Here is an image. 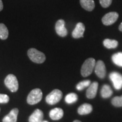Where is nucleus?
I'll list each match as a JSON object with an SVG mask.
<instances>
[{"label":"nucleus","instance_id":"cd10ccee","mask_svg":"<svg viewBox=\"0 0 122 122\" xmlns=\"http://www.w3.org/2000/svg\"><path fill=\"white\" fill-rule=\"evenodd\" d=\"M80 122V120H74V122Z\"/></svg>","mask_w":122,"mask_h":122},{"label":"nucleus","instance_id":"0eeeda50","mask_svg":"<svg viewBox=\"0 0 122 122\" xmlns=\"http://www.w3.org/2000/svg\"><path fill=\"white\" fill-rule=\"evenodd\" d=\"M110 79L116 89L119 90L122 87V75L119 73L113 72L110 74Z\"/></svg>","mask_w":122,"mask_h":122},{"label":"nucleus","instance_id":"393cba45","mask_svg":"<svg viewBox=\"0 0 122 122\" xmlns=\"http://www.w3.org/2000/svg\"><path fill=\"white\" fill-rule=\"evenodd\" d=\"M100 2L102 6L104 8H106L111 4L112 0H100Z\"/></svg>","mask_w":122,"mask_h":122},{"label":"nucleus","instance_id":"20e7f679","mask_svg":"<svg viewBox=\"0 0 122 122\" xmlns=\"http://www.w3.org/2000/svg\"><path fill=\"white\" fill-rule=\"evenodd\" d=\"M4 83L6 87L12 92H15L18 90L19 83L17 78L14 75H8L5 79Z\"/></svg>","mask_w":122,"mask_h":122},{"label":"nucleus","instance_id":"4be33fe9","mask_svg":"<svg viewBox=\"0 0 122 122\" xmlns=\"http://www.w3.org/2000/svg\"><path fill=\"white\" fill-rule=\"evenodd\" d=\"M91 85V81L89 80H84L80 81L76 85V89L78 91H82L84 88L88 87Z\"/></svg>","mask_w":122,"mask_h":122},{"label":"nucleus","instance_id":"ddd939ff","mask_svg":"<svg viewBox=\"0 0 122 122\" xmlns=\"http://www.w3.org/2000/svg\"><path fill=\"white\" fill-rule=\"evenodd\" d=\"M43 118V112L41 110L36 109L29 118V122H42Z\"/></svg>","mask_w":122,"mask_h":122},{"label":"nucleus","instance_id":"412c9836","mask_svg":"<svg viewBox=\"0 0 122 122\" xmlns=\"http://www.w3.org/2000/svg\"><path fill=\"white\" fill-rule=\"evenodd\" d=\"M112 60L115 65L122 67V53H118L112 56Z\"/></svg>","mask_w":122,"mask_h":122},{"label":"nucleus","instance_id":"39448f33","mask_svg":"<svg viewBox=\"0 0 122 122\" xmlns=\"http://www.w3.org/2000/svg\"><path fill=\"white\" fill-rule=\"evenodd\" d=\"M62 92L59 89H54L51 91L46 97V102L48 104L55 105L60 101L62 98Z\"/></svg>","mask_w":122,"mask_h":122},{"label":"nucleus","instance_id":"5701e85b","mask_svg":"<svg viewBox=\"0 0 122 122\" xmlns=\"http://www.w3.org/2000/svg\"><path fill=\"white\" fill-rule=\"evenodd\" d=\"M111 103L116 107H122V96L120 97H115L111 101Z\"/></svg>","mask_w":122,"mask_h":122},{"label":"nucleus","instance_id":"4468645a","mask_svg":"<svg viewBox=\"0 0 122 122\" xmlns=\"http://www.w3.org/2000/svg\"><path fill=\"white\" fill-rule=\"evenodd\" d=\"M63 110L61 108H54L51 110L49 112L50 118L52 120H58L63 117Z\"/></svg>","mask_w":122,"mask_h":122},{"label":"nucleus","instance_id":"9b49d317","mask_svg":"<svg viewBox=\"0 0 122 122\" xmlns=\"http://www.w3.org/2000/svg\"><path fill=\"white\" fill-rule=\"evenodd\" d=\"M98 83L96 81L93 82L89 85L86 93V97L88 98L92 99L96 97L97 90H98Z\"/></svg>","mask_w":122,"mask_h":122},{"label":"nucleus","instance_id":"f3484780","mask_svg":"<svg viewBox=\"0 0 122 122\" xmlns=\"http://www.w3.org/2000/svg\"><path fill=\"white\" fill-rule=\"evenodd\" d=\"M112 91L109 85H104L102 88L101 91V96L104 98H109L111 96L112 94Z\"/></svg>","mask_w":122,"mask_h":122},{"label":"nucleus","instance_id":"a878e982","mask_svg":"<svg viewBox=\"0 0 122 122\" xmlns=\"http://www.w3.org/2000/svg\"><path fill=\"white\" fill-rule=\"evenodd\" d=\"M4 9V5H3V3L2 0H0V11H2Z\"/></svg>","mask_w":122,"mask_h":122},{"label":"nucleus","instance_id":"6e6552de","mask_svg":"<svg viewBox=\"0 0 122 122\" xmlns=\"http://www.w3.org/2000/svg\"><path fill=\"white\" fill-rule=\"evenodd\" d=\"M55 29L57 35L61 37H66L67 35V30L65 27V22L63 19H59L56 22Z\"/></svg>","mask_w":122,"mask_h":122},{"label":"nucleus","instance_id":"6ab92c4d","mask_svg":"<svg viewBox=\"0 0 122 122\" xmlns=\"http://www.w3.org/2000/svg\"><path fill=\"white\" fill-rule=\"evenodd\" d=\"M103 43V45L107 49L116 48L118 45V42L115 40L105 39Z\"/></svg>","mask_w":122,"mask_h":122},{"label":"nucleus","instance_id":"c85d7f7f","mask_svg":"<svg viewBox=\"0 0 122 122\" xmlns=\"http://www.w3.org/2000/svg\"><path fill=\"white\" fill-rule=\"evenodd\" d=\"M42 122H47V121H42Z\"/></svg>","mask_w":122,"mask_h":122},{"label":"nucleus","instance_id":"f8f14e48","mask_svg":"<svg viewBox=\"0 0 122 122\" xmlns=\"http://www.w3.org/2000/svg\"><path fill=\"white\" fill-rule=\"evenodd\" d=\"M19 110L16 108L11 110L9 114L3 118V122H16Z\"/></svg>","mask_w":122,"mask_h":122},{"label":"nucleus","instance_id":"c756f323","mask_svg":"<svg viewBox=\"0 0 122 122\" xmlns=\"http://www.w3.org/2000/svg\"><path fill=\"white\" fill-rule=\"evenodd\" d=\"M0 111H1V110H0Z\"/></svg>","mask_w":122,"mask_h":122},{"label":"nucleus","instance_id":"a211bd4d","mask_svg":"<svg viewBox=\"0 0 122 122\" xmlns=\"http://www.w3.org/2000/svg\"><path fill=\"white\" fill-rule=\"evenodd\" d=\"M9 36V30L7 27L3 23H0V39L6 40Z\"/></svg>","mask_w":122,"mask_h":122},{"label":"nucleus","instance_id":"f03ea898","mask_svg":"<svg viewBox=\"0 0 122 122\" xmlns=\"http://www.w3.org/2000/svg\"><path fill=\"white\" fill-rule=\"evenodd\" d=\"M96 61L93 58H89L84 62L81 68V74L83 77H87L93 72L94 68L95 67Z\"/></svg>","mask_w":122,"mask_h":122},{"label":"nucleus","instance_id":"bb28decb","mask_svg":"<svg viewBox=\"0 0 122 122\" xmlns=\"http://www.w3.org/2000/svg\"><path fill=\"white\" fill-rule=\"evenodd\" d=\"M119 30L120 31L122 32V22L120 23L119 26Z\"/></svg>","mask_w":122,"mask_h":122},{"label":"nucleus","instance_id":"f257e3e1","mask_svg":"<svg viewBox=\"0 0 122 122\" xmlns=\"http://www.w3.org/2000/svg\"><path fill=\"white\" fill-rule=\"evenodd\" d=\"M29 58L33 62L38 64L44 63L46 60L45 54L35 48H30L27 51Z\"/></svg>","mask_w":122,"mask_h":122},{"label":"nucleus","instance_id":"b1692460","mask_svg":"<svg viewBox=\"0 0 122 122\" xmlns=\"http://www.w3.org/2000/svg\"><path fill=\"white\" fill-rule=\"evenodd\" d=\"M10 98L7 94H0V103H7L9 102Z\"/></svg>","mask_w":122,"mask_h":122},{"label":"nucleus","instance_id":"2eb2a0df","mask_svg":"<svg viewBox=\"0 0 122 122\" xmlns=\"http://www.w3.org/2000/svg\"><path fill=\"white\" fill-rule=\"evenodd\" d=\"M92 109L93 107L89 103H84L78 108L77 112L80 115H86V114L91 113Z\"/></svg>","mask_w":122,"mask_h":122},{"label":"nucleus","instance_id":"aec40b11","mask_svg":"<svg viewBox=\"0 0 122 122\" xmlns=\"http://www.w3.org/2000/svg\"><path fill=\"white\" fill-rule=\"evenodd\" d=\"M77 99H78V97L77 94L74 93H71L66 96L65 101L68 104H71L77 101Z\"/></svg>","mask_w":122,"mask_h":122},{"label":"nucleus","instance_id":"7ed1b4c3","mask_svg":"<svg viewBox=\"0 0 122 122\" xmlns=\"http://www.w3.org/2000/svg\"><path fill=\"white\" fill-rule=\"evenodd\" d=\"M42 98V92L39 88L33 89L30 92L27 98V103L30 105L37 104L41 101Z\"/></svg>","mask_w":122,"mask_h":122},{"label":"nucleus","instance_id":"1a4fd4ad","mask_svg":"<svg viewBox=\"0 0 122 122\" xmlns=\"http://www.w3.org/2000/svg\"><path fill=\"white\" fill-rule=\"evenodd\" d=\"M95 73L101 79L104 78L106 76V70L104 62L102 61H98L95 65Z\"/></svg>","mask_w":122,"mask_h":122},{"label":"nucleus","instance_id":"423d86ee","mask_svg":"<svg viewBox=\"0 0 122 122\" xmlns=\"http://www.w3.org/2000/svg\"><path fill=\"white\" fill-rule=\"evenodd\" d=\"M118 17L119 15L117 12H110L103 16L102 21L104 25H110L114 24L117 20Z\"/></svg>","mask_w":122,"mask_h":122},{"label":"nucleus","instance_id":"9d476101","mask_svg":"<svg viewBox=\"0 0 122 122\" xmlns=\"http://www.w3.org/2000/svg\"><path fill=\"white\" fill-rule=\"evenodd\" d=\"M85 31V25L82 23H78L76 24L75 28L72 31V36L74 39H79L83 37V34Z\"/></svg>","mask_w":122,"mask_h":122},{"label":"nucleus","instance_id":"dca6fc26","mask_svg":"<svg viewBox=\"0 0 122 122\" xmlns=\"http://www.w3.org/2000/svg\"><path fill=\"white\" fill-rule=\"evenodd\" d=\"M80 2L82 7L86 11H92L95 7L93 0H80Z\"/></svg>","mask_w":122,"mask_h":122}]
</instances>
